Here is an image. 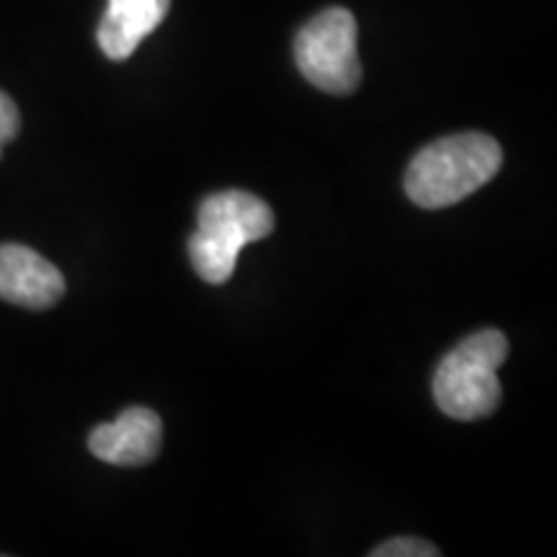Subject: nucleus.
<instances>
[{"label": "nucleus", "mask_w": 557, "mask_h": 557, "mask_svg": "<svg viewBox=\"0 0 557 557\" xmlns=\"http://www.w3.org/2000/svg\"><path fill=\"white\" fill-rule=\"evenodd\" d=\"M163 444V423L150 408H127L111 423L90 431L88 449L101 462L120 468H139L158 457Z\"/></svg>", "instance_id": "5"}, {"label": "nucleus", "mask_w": 557, "mask_h": 557, "mask_svg": "<svg viewBox=\"0 0 557 557\" xmlns=\"http://www.w3.org/2000/svg\"><path fill=\"white\" fill-rule=\"evenodd\" d=\"M438 549L431 542L418 537H400L382 542L377 549H372V557H436Z\"/></svg>", "instance_id": "8"}, {"label": "nucleus", "mask_w": 557, "mask_h": 557, "mask_svg": "<svg viewBox=\"0 0 557 557\" xmlns=\"http://www.w3.org/2000/svg\"><path fill=\"white\" fill-rule=\"evenodd\" d=\"M508 357L500 331H478L451 348L434 374L436 406L457 421H478L500 406L498 367Z\"/></svg>", "instance_id": "3"}, {"label": "nucleus", "mask_w": 557, "mask_h": 557, "mask_svg": "<svg viewBox=\"0 0 557 557\" xmlns=\"http://www.w3.org/2000/svg\"><path fill=\"white\" fill-rule=\"evenodd\" d=\"M171 0H109L99 24V47L109 60H127L163 24Z\"/></svg>", "instance_id": "7"}, {"label": "nucleus", "mask_w": 557, "mask_h": 557, "mask_svg": "<svg viewBox=\"0 0 557 557\" xmlns=\"http://www.w3.org/2000/svg\"><path fill=\"white\" fill-rule=\"evenodd\" d=\"M504 152L493 137L480 132L436 139L410 160L406 191L413 205L444 209L468 199L496 176Z\"/></svg>", "instance_id": "1"}, {"label": "nucleus", "mask_w": 557, "mask_h": 557, "mask_svg": "<svg viewBox=\"0 0 557 557\" xmlns=\"http://www.w3.org/2000/svg\"><path fill=\"white\" fill-rule=\"evenodd\" d=\"M65 295V278L60 269L41 259L37 250L0 246V299L29 310L54 308Z\"/></svg>", "instance_id": "6"}, {"label": "nucleus", "mask_w": 557, "mask_h": 557, "mask_svg": "<svg viewBox=\"0 0 557 557\" xmlns=\"http://www.w3.org/2000/svg\"><path fill=\"white\" fill-rule=\"evenodd\" d=\"M21 129V114L18 107L13 103L9 94L0 90V156H3V148L9 143H13V137L18 135Z\"/></svg>", "instance_id": "9"}, {"label": "nucleus", "mask_w": 557, "mask_h": 557, "mask_svg": "<svg viewBox=\"0 0 557 557\" xmlns=\"http://www.w3.org/2000/svg\"><path fill=\"white\" fill-rule=\"evenodd\" d=\"M299 73L333 96H348L361 83L357 18L346 9L320 11L295 39Z\"/></svg>", "instance_id": "4"}, {"label": "nucleus", "mask_w": 557, "mask_h": 557, "mask_svg": "<svg viewBox=\"0 0 557 557\" xmlns=\"http://www.w3.org/2000/svg\"><path fill=\"white\" fill-rule=\"evenodd\" d=\"M274 230V212L248 191H220L201 201L199 227L189 238V259L207 284L233 276L240 250Z\"/></svg>", "instance_id": "2"}]
</instances>
